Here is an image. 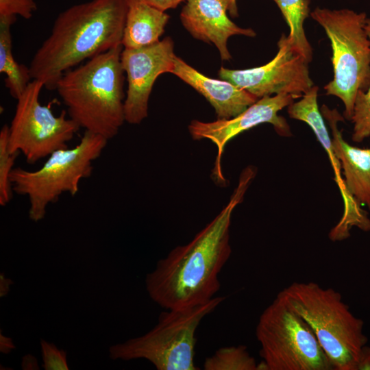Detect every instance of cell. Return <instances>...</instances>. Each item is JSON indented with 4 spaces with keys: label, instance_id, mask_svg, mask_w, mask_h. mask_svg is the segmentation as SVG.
<instances>
[{
    "label": "cell",
    "instance_id": "1",
    "mask_svg": "<svg viewBox=\"0 0 370 370\" xmlns=\"http://www.w3.org/2000/svg\"><path fill=\"white\" fill-rule=\"evenodd\" d=\"M256 175L253 166L245 168L218 214L188 243L175 247L147 274L146 290L155 303L173 309L203 304L215 297L221 286L219 273L232 253V216Z\"/></svg>",
    "mask_w": 370,
    "mask_h": 370
},
{
    "label": "cell",
    "instance_id": "2",
    "mask_svg": "<svg viewBox=\"0 0 370 370\" xmlns=\"http://www.w3.org/2000/svg\"><path fill=\"white\" fill-rule=\"evenodd\" d=\"M127 10V0H90L60 12L32 57V79L55 90L65 72L122 45Z\"/></svg>",
    "mask_w": 370,
    "mask_h": 370
},
{
    "label": "cell",
    "instance_id": "3",
    "mask_svg": "<svg viewBox=\"0 0 370 370\" xmlns=\"http://www.w3.org/2000/svg\"><path fill=\"white\" fill-rule=\"evenodd\" d=\"M123 49L119 45L67 71L55 89L71 119L108 140L125 122Z\"/></svg>",
    "mask_w": 370,
    "mask_h": 370
},
{
    "label": "cell",
    "instance_id": "4",
    "mask_svg": "<svg viewBox=\"0 0 370 370\" xmlns=\"http://www.w3.org/2000/svg\"><path fill=\"white\" fill-rule=\"evenodd\" d=\"M309 325L334 370H355L367 345L364 323L340 293L315 282H294L276 296Z\"/></svg>",
    "mask_w": 370,
    "mask_h": 370
},
{
    "label": "cell",
    "instance_id": "5",
    "mask_svg": "<svg viewBox=\"0 0 370 370\" xmlns=\"http://www.w3.org/2000/svg\"><path fill=\"white\" fill-rule=\"evenodd\" d=\"M108 141L85 131L77 145L53 152L38 169H13L10 175L12 190L27 197L30 220L43 219L48 206L58 201L63 193L75 196L78 193L81 181L92 175L93 162L101 155Z\"/></svg>",
    "mask_w": 370,
    "mask_h": 370
},
{
    "label": "cell",
    "instance_id": "6",
    "mask_svg": "<svg viewBox=\"0 0 370 370\" xmlns=\"http://www.w3.org/2000/svg\"><path fill=\"white\" fill-rule=\"evenodd\" d=\"M311 17L325 30L332 50L334 77L324 89L326 95L339 98L345 106L344 118L350 120L359 90L370 85V37L367 16L343 8H316Z\"/></svg>",
    "mask_w": 370,
    "mask_h": 370
},
{
    "label": "cell",
    "instance_id": "7",
    "mask_svg": "<svg viewBox=\"0 0 370 370\" xmlns=\"http://www.w3.org/2000/svg\"><path fill=\"white\" fill-rule=\"evenodd\" d=\"M224 299L214 297L203 304L166 309L147 333L111 345L109 357L125 361L143 358L158 370L199 369L194 360L197 329Z\"/></svg>",
    "mask_w": 370,
    "mask_h": 370
},
{
    "label": "cell",
    "instance_id": "8",
    "mask_svg": "<svg viewBox=\"0 0 370 370\" xmlns=\"http://www.w3.org/2000/svg\"><path fill=\"white\" fill-rule=\"evenodd\" d=\"M256 336L267 370H331L307 323L278 297L260 314Z\"/></svg>",
    "mask_w": 370,
    "mask_h": 370
},
{
    "label": "cell",
    "instance_id": "9",
    "mask_svg": "<svg viewBox=\"0 0 370 370\" xmlns=\"http://www.w3.org/2000/svg\"><path fill=\"white\" fill-rule=\"evenodd\" d=\"M44 84L32 79L16 99L17 103L9 126V149L23 155L34 164L53 152L68 147L80 128L67 118L66 110L56 116L50 106L42 105L39 96Z\"/></svg>",
    "mask_w": 370,
    "mask_h": 370
},
{
    "label": "cell",
    "instance_id": "10",
    "mask_svg": "<svg viewBox=\"0 0 370 370\" xmlns=\"http://www.w3.org/2000/svg\"><path fill=\"white\" fill-rule=\"evenodd\" d=\"M275 56L268 63L239 70L222 66L219 76L258 99L279 94L301 97L314 86L308 62L295 49L288 36L282 35Z\"/></svg>",
    "mask_w": 370,
    "mask_h": 370
},
{
    "label": "cell",
    "instance_id": "11",
    "mask_svg": "<svg viewBox=\"0 0 370 370\" xmlns=\"http://www.w3.org/2000/svg\"><path fill=\"white\" fill-rule=\"evenodd\" d=\"M291 95L279 94L258 99L240 114L229 119H217L212 122L193 120L188 125L189 133L195 140H210L217 148L212 177L218 185L226 184L221 158L226 144L239 134L258 125L271 123L282 136H291V128L286 120L278 112L288 107L294 99Z\"/></svg>",
    "mask_w": 370,
    "mask_h": 370
},
{
    "label": "cell",
    "instance_id": "12",
    "mask_svg": "<svg viewBox=\"0 0 370 370\" xmlns=\"http://www.w3.org/2000/svg\"><path fill=\"white\" fill-rule=\"evenodd\" d=\"M174 42L170 37L138 49L123 48L121 65L127 77L125 122L140 124L148 116L149 97L157 78L174 68Z\"/></svg>",
    "mask_w": 370,
    "mask_h": 370
},
{
    "label": "cell",
    "instance_id": "13",
    "mask_svg": "<svg viewBox=\"0 0 370 370\" xmlns=\"http://www.w3.org/2000/svg\"><path fill=\"white\" fill-rule=\"evenodd\" d=\"M228 8L227 0H188L180 16L183 26L195 38L215 45L222 60L232 58L227 48L229 38L256 35L252 29L241 27L232 21Z\"/></svg>",
    "mask_w": 370,
    "mask_h": 370
},
{
    "label": "cell",
    "instance_id": "14",
    "mask_svg": "<svg viewBox=\"0 0 370 370\" xmlns=\"http://www.w3.org/2000/svg\"><path fill=\"white\" fill-rule=\"evenodd\" d=\"M172 74L204 96L214 108L217 119L233 118L258 99L230 82L204 75L177 56Z\"/></svg>",
    "mask_w": 370,
    "mask_h": 370
},
{
    "label": "cell",
    "instance_id": "15",
    "mask_svg": "<svg viewBox=\"0 0 370 370\" xmlns=\"http://www.w3.org/2000/svg\"><path fill=\"white\" fill-rule=\"evenodd\" d=\"M321 112L331 129L333 148L343 170L348 193L370 210V148L356 147L343 139L338 123L345 118L336 109L323 105Z\"/></svg>",
    "mask_w": 370,
    "mask_h": 370
},
{
    "label": "cell",
    "instance_id": "16",
    "mask_svg": "<svg viewBox=\"0 0 370 370\" xmlns=\"http://www.w3.org/2000/svg\"><path fill=\"white\" fill-rule=\"evenodd\" d=\"M127 5L123 48L138 49L158 42L170 16L146 0H127Z\"/></svg>",
    "mask_w": 370,
    "mask_h": 370
},
{
    "label": "cell",
    "instance_id": "17",
    "mask_svg": "<svg viewBox=\"0 0 370 370\" xmlns=\"http://www.w3.org/2000/svg\"><path fill=\"white\" fill-rule=\"evenodd\" d=\"M16 17H0V73L5 75V85L17 99L32 80L29 67L18 63L12 52L10 28Z\"/></svg>",
    "mask_w": 370,
    "mask_h": 370
},
{
    "label": "cell",
    "instance_id": "18",
    "mask_svg": "<svg viewBox=\"0 0 370 370\" xmlns=\"http://www.w3.org/2000/svg\"><path fill=\"white\" fill-rule=\"evenodd\" d=\"M280 8L290 29L288 35L295 49L310 63L312 48L304 28L309 15V0H273Z\"/></svg>",
    "mask_w": 370,
    "mask_h": 370
},
{
    "label": "cell",
    "instance_id": "19",
    "mask_svg": "<svg viewBox=\"0 0 370 370\" xmlns=\"http://www.w3.org/2000/svg\"><path fill=\"white\" fill-rule=\"evenodd\" d=\"M258 365L247 347L241 345L219 348L206 358L203 367L205 370H258Z\"/></svg>",
    "mask_w": 370,
    "mask_h": 370
},
{
    "label": "cell",
    "instance_id": "20",
    "mask_svg": "<svg viewBox=\"0 0 370 370\" xmlns=\"http://www.w3.org/2000/svg\"><path fill=\"white\" fill-rule=\"evenodd\" d=\"M20 153H12L9 149V125L0 130V205L5 206L12 199L13 190L10 175Z\"/></svg>",
    "mask_w": 370,
    "mask_h": 370
},
{
    "label": "cell",
    "instance_id": "21",
    "mask_svg": "<svg viewBox=\"0 0 370 370\" xmlns=\"http://www.w3.org/2000/svg\"><path fill=\"white\" fill-rule=\"evenodd\" d=\"M368 33L370 37V24ZM350 120L354 123L353 141L361 143L370 136V85L366 91L358 92Z\"/></svg>",
    "mask_w": 370,
    "mask_h": 370
},
{
    "label": "cell",
    "instance_id": "22",
    "mask_svg": "<svg viewBox=\"0 0 370 370\" xmlns=\"http://www.w3.org/2000/svg\"><path fill=\"white\" fill-rule=\"evenodd\" d=\"M42 367L45 370H69L66 352L55 344L41 339L40 341Z\"/></svg>",
    "mask_w": 370,
    "mask_h": 370
},
{
    "label": "cell",
    "instance_id": "23",
    "mask_svg": "<svg viewBox=\"0 0 370 370\" xmlns=\"http://www.w3.org/2000/svg\"><path fill=\"white\" fill-rule=\"evenodd\" d=\"M37 10L34 0H0V17H16L25 19L32 17Z\"/></svg>",
    "mask_w": 370,
    "mask_h": 370
},
{
    "label": "cell",
    "instance_id": "24",
    "mask_svg": "<svg viewBox=\"0 0 370 370\" xmlns=\"http://www.w3.org/2000/svg\"><path fill=\"white\" fill-rule=\"evenodd\" d=\"M355 370H370V347L367 345L360 352Z\"/></svg>",
    "mask_w": 370,
    "mask_h": 370
},
{
    "label": "cell",
    "instance_id": "25",
    "mask_svg": "<svg viewBox=\"0 0 370 370\" xmlns=\"http://www.w3.org/2000/svg\"><path fill=\"white\" fill-rule=\"evenodd\" d=\"M188 0H146L151 5L165 12L169 9L176 8L182 2Z\"/></svg>",
    "mask_w": 370,
    "mask_h": 370
},
{
    "label": "cell",
    "instance_id": "26",
    "mask_svg": "<svg viewBox=\"0 0 370 370\" xmlns=\"http://www.w3.org/2000/svg\"><path fill=\"white\" fill-rule=\"evenodd\" d=\"M21 367L23 370L40 369L37 358L32 354H26L23 357Z\"/></svg>",
    "mask_w": 370,
    "mask_h": 370
},
{
    "label": "cell",
    "instance_id": "27",
    "mask_svg": "<svg viewBox=\"0 0 370 370\" xmlns=\"http://www.w3.org/2000/svg\"><path fill=\"white\" fill-rule=\"evenodd\" d=\"M15 348L13 340L8 336L0 334V352L3 354H9Z\"/></svg>",
    "mask_w": 370,
    "mask_h": 370
},
{
    "label": "cell",
    "instance_id": "28",
    "mask_svg": "<svg viewBox=\"0 0 370 370\" xmlns=\"http://www.w3.org/2000/svg\"><path fill=\"white\" fill-rule=\"evenodd\" d=\"M14 284V282L10 279L6 278L3 273L0 275V297L5 296L9 291L10 287L12 284Z\"/></svg>",
    "mask_w": 370,
    "mask_h": 370
},
{
    "label": "cell",
    "instance_id": "29",
    "mask_svg": "<svg viewBox=\"0 0 370 370\" xmlns=\"http://www.w3.org/2000/svg\"><path fill=\"white\" fill-rule=\"evenodd\" d=\"M229 8L228 13L233 17L238 16V10L236 6V0H227Z\"/></svg>",
    "mask_w": 370,
    "mask_h": 370
}]
</instances>
